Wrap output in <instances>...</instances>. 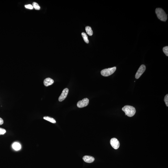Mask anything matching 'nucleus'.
<instances>
[{
	"instance_id": "nucleus-1",
	"label": "nucleus",
	"mask_w": 168,
	"mask_h": 168,
	"mask_svg": "<svg viewBox=\"0 0 168 168\" xmlns=\"http://www.w3.org/2000/svg\"><path fill=\"white\" fill-rule=\"evenodd\" d=\"M122 110L125 113L126 115L130 117H133L136 112V110L134 107L129 105L125 106L122 108Z\"/></svg>"
},
{
	"instance_id": "nucleus-2",
	"label": "nucleus",
	"mask_w": 168,
	"mask_h": 168,
	"mask_svg": "<svg viewBox=\"0 0 168 168\" xmlns=\"http://www.w3.org/2000/svg\"><path fill=\"white\" fill-rule=\"evenodd\" d=\"M155 12L159 19L162 21H166L167 19V15L163 9L160 8H157L155 10Z\"/></svg>"
},
{
	"instance_id": "nucleus-3",
	"label": "nucleus",
	"mask_w": 168,
	"mask_h": 168,
	"mask_svg": "<svg viewBox=\"0 0 168 168\" xmlns=\"http://www.w3.org/2000/svg\"><path fill=\"white\" fill-rule=\"evenodd\" d=\"M117 69L116 67L112 68H106L101 71V74L103 76L107 77L112 75L115 72Z\"/></svg>"
},
{
	"instance_id": "nucleus-4",
	"label": "nucleus",
	"mask_w": 168,
	"mask_h": 168,
	"mask_svg": "<svg viewBox=\"0 0 168 168\" xmlns=\"http://www.w3.org/2000/svg\"><path fill=\"white\" fill-rule=\"evenodd\" d=\"M89 103V100L88 98H84L82 100L80 101L77 103V107L80 108H83L88 106Z\"/></svg>"
},
{
	"instance_id": "nucleus-5",
	"label": "nucleus",
	"mask_w": 168,
	"mask_h": 168,
	"mask_svg": "<svg viewBox=\"0 0 168 168\" xmlns=\"http://www.w3.org/2000/svg\"><path fill=\"white\" fill-rule=\"evenodd\" d=\"M110 143L111 146L115 150L118 149L120 147V142L118 139L116 138L111 139L110 140Z\"/></svg>"
},
{
	"instance_id": "nucleus-6",
	"label": "nucleus",
	"mask_w": 168,
	"mask_h": 168,
	"mask_svg": "<svg viewBox=\"0 0 168 168\" xmlns=\"http://www.w3.org/2000/svg\"><path fill=\"white\" fill-rule=\"evenodd\" d=\"M146 69V67L144 65H141L140 68L138 69V71H137L135 77L136 79H138L140 78V76H142L143 73L145 71Z\"/></svg>"
},
{
	"instance_id": "nucleus-7",
	"label": "nucleus",
	"mask_w": 168,
	"mask_h": 168,
	"mask_svg": "<svg viewBox=\"0 0 168 168\" xmlns=\"http://www.w3.org/2000/svg\"><path fill=\"white\" fill-rule=\"evenodd\" d=\"M69 90L68 88H66L62 92L59 98V101H62L66 99L68 95Z\"/></svg>"
},
{
	"instance_id": "nucleus-8",
	"label": "nucleus",
	"mask_w": 168,
	"mask_h": 168,
	"mask_svg": "<svg viewBox=\"0 0 168 168\" xmlns=\"http://www.w3.org/2000/svg\"><path fill=\"white\" fill-rule=\"evenodd\" d=\"M83 160L85 162L87 163H91L93 162L95 160L94 158L89 156H85L83 157Z\"/></svg>"
},
{
	"instance_id": "nucleus-9",
	"label": "nucleus",
	"mask_w": 168,
	"mask_h": 168,
	"mask_svg": "<svg viewBox=\"0 0 168 168\" xmlns=\"http://www.w3.org/2000/svg\"><path fill=\"white\" fill-rule=\"evenodd\" d=\"M43 83L44 85L46 87H48L52 84L54 83V81L51 78H46L44 80Z\"/></svg>"
},
{
	"instance_id": "nucleus-10",
	"label": "nucleus",
	"mask_w": 168,
	"mask_h": 168,
	"mask_svg": "<svg viewBox=\"0 0 168 168\" xmlns=\"http://www.w3.org/2000/svg\"><path fill=\"white\" fill-rule=\"evenodd\" d=\"M12 147L14 150L18 151L20 150L21 146L20 144L18 143L15 142L12 145Z\"/></svg>"
},
{
	"instance_id": "nucleus-11",
	"label": "nucleus",
	"mask_w": 168,
	"mask_h": 168,
	"mask_svg": "<svg viewBox=\"0 0 168 168\" xmlns=\"http://www.w3.org/2000/svg\"><path fill=\"white\" fill-rule=\"evenodd\" d=\"M43 119L44 120H47V121H49L50 122L52 123L55 124L56 123V121L55 119H54V118H53L51 117H47V116H45L43 118Z\"/></svg>"
},
{
	"instance_id": "nucleus-12",
	"label": "nucleus",
	"mask_w": 168,
	"mask_h": 168,
	"mask_svg": "<svg viewBox=\"0 0 168 168\" xmlns=\"http://www.w3.org/2000/svg\"><path fill=\"white\" fill-rule=\"evenodd\" d=\"M85 30L87 34H88L89 36H92L93 33V31L91 27L89 26H86L85 28Z\"/></svg>"
},
{
	"instance_id": "nucleus-13",
	"label": "nucleus",
	"mask_w": 168,
	"mask_h": 168,
	"mask_svg": "<svg viewBox=\"0 0 168 168\" xmlns=\"http://www.w3.org/2000/svg\"><path fill=\"white\" fill-rule=\"evenodd\" d=\"M82 35L84 40L85 42L87 43H88L89 41V40H88V36H87V34L84 33H82Z\"/></svg>"
},
{
	"instance_id": "nucleus-14",
	"label": "nucleus",
	"mask_w": 168,
	"mask_h": 168,
	"mask_svg": "<svg viewBox=\"0 0 168 168\" xmlns=\"http://www.w3.org/2000/svg\"><path fill=\"white\" fill-rule=\"evenodd\" d=\"M33 6L34 8L35 9L37 10H39L40 9V7L39 5V4L36 2H34L33 3Z\"/></svg>"
},
{
	"instance_id": "nucleus-15",
	"label": "nucleus",
	"mask_w": 168,
	"mask_h": 168,
	"mask_svg": "<svg viewBox=\"0 0 168 168\" xmlns=\"http://www.w3.org/2000/svg\"><path fill=\"white\" fill-rule=\"evenodd\" d=\"M163 52L165 54L166 56H168V46H166L163 47Z\"/></svg>"
},
{
	"instance_id": "nucleus-16",
	"label": "nucleus",
	"mask_w": 168,
	"mask_h": 168,
	"mask_svg": "<svg viewBox=\"0 0 168 168\" xmlns=\"http://www.w3.org/2000/svg\"><path fill=\"white\" fill-rule=\"evenodd\" d=\"M164 101L167 107H168V95L167 94L165 97Z\"/></svg>"
},
{
	"instance_id": "nucleus-17",
	"label": "nucleus",
	"mask_w": 168,
	"mask_h": 168,
	"mask_svg": "<svg viewBox=\"0 0 168 168\" xmlns=\"http://www.w3.org/2000/svg\"><path fill=\"white\" fill-rule=\"evenodd\" d=\"M6 132V130L3 128H0V135L4 134Z\"/></svg>"
},
{
	"instance_id": "nucleus-18",
	"label": "nucleus",
	"mask_w": 168,
	"mask_h": 168,
	"mask_svg": "<svg viewBox=\"0 0 168 168\" xmlns=\"http://www.w3.org/2000/svg\"><path fill=\"white\" fill-rule=\"evenodd\" d=\"M25 7L26 8L29 9H33L34 8L33 5L30 4L25 5Z\"/></svg>"
},
{
	"instance_id": "nucleus-19",
	"label": "nucleus",
	"mask_w": 168,
	"mask_h": 168,
	"mask_svg": "<svg viewBox=\"0 0 168 168\" xmlns=\"http://www.w3.org/2000/svg\"><path fill=\"white\" fill-rule=\"evenodd\" d=\"M4 123V120L1 118H0V125H2Z\"/></svg>"
}]
</instances>
